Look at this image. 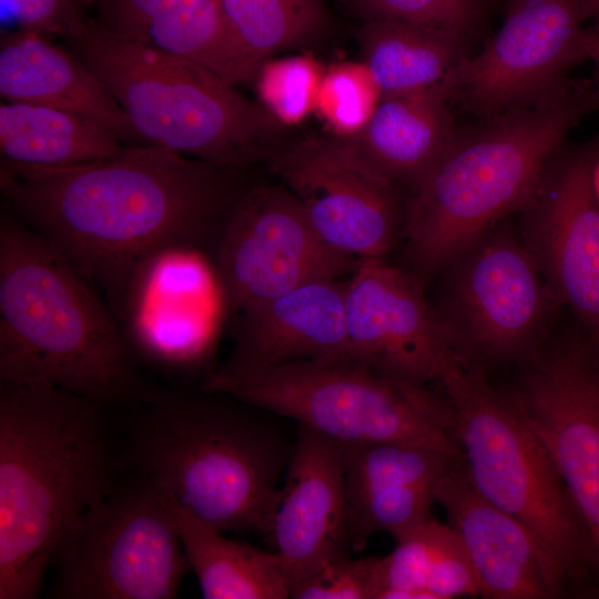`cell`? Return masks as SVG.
Instances as JSON below:
<instances>
[{"mask_svg": "<svg viewBox=\"0 0 599 599\" xmlns=\"http://www.w3.org/2000/svg\"><path fill=\"white\" fill-rule=\"evenodd\" d=\"M325 68L308 52L265 60L254 78L260 104L280 125L300 124L315 112Z\"/></svg>", "mask_w": 599, "mask_h": 599, "instance_id": "f546056e", "label": "cell"}, {"mask_svg": "<svg viewBox=\"0 0 599 599\" xmlns=\"http://www.w3.org/2000/svg\"><path fill=\"white\" fill-rule=\"evenodd\" d=\"M379 557H342L297 582L294 599H377Z\"/></svg>", "mask_w": 599, "mask_h": 599, "instance_id": "d6a6232c", "label": "cell"}, {"mask_svg": "<svg viewBox=\"0 0 599 599\" xmlns=\"http://www.w3.org/2000/svg\"><path fill=\"white\" fill-rule=\"evenodd\" d=\"M359 258L327 244L285 187L260 186L233 205L216 270L233 314L306 282L351 274Z\"/></svg>", "mask_w": 599, "mask_h": 599, "instance_id": "4fadbf2b", "label": "cell"}, {"mask_svg": "<svg viewBox=\"0 0 599 599\" xmlns=\"http://www.w3.org/2000/svg\"><path fill=\"white\" fill-rule=\"evenodd\" d=\"M166 496L190 569L197 578L203 598H291L290 581L273 550L265 551L226 538L223 531L196 518Z\"/></svg>", "mask_w": 599, "mask_h": 599, "instance_id": "d4e9b609", "label": "cell"}, {"mask_svg": "<svg viewBox=\"0 0 599 599\" xmlns=\"http://www.w3.org/2000/svg\"><path fill=\"white\" fill-rule=\"evenodd\" d=\"M586 59L593 61L599 67V32L585 29L581 38Z\"/></svg>", "mask_w": 599, "mask_h": 599, "instance_id": "e575fe53", "label": "cell"}, {"mask_svg": "<svg viewBox=\"0 0 599 599\" xmlns=\"http://www.w3.org/2000/svg\"><path fill=\"white\" fill-rule=\"evenodd\" d=\"M87 509L52 564L58 599L176 598L190 569L167 496L138 478Z\"/></svg>", "mask_w": 599, "mask_h": 599, "instance_id": "30bf717a", "label": "cell"}, {"mask_svg": "<svg viewBox=\"0 0 599 599\" xmlns=\"http://www.w3.org/2000/svg\"><path fill=\"white\" fill-rule=\"evenodd\" d=\"M71 48L146 144L237 166L263 155L282 126L196 61L109 37L93 24Z\"/></svg>", "mask_w": 599, "mask_h": 599, "instance_id": "52a82bcc", "label": "cell"}, {"mask_svg": "<svg viewBox=\"0 0 599 599\" xmlns=\"http://www.w3.org/2000/svg\"><path fill=\"white\" fill-rule=\"evenodd\" d=\"M131 346L93 285L20 220L0 222V380L44 383L99 405L142 404Z\"/></svg>", "mask_w": 599, "mask_h": 599, "instance_id": "3957f363", "label": "cell"}, {"mask_svg": "<svg viewBox=\"0 0 599 599\" xmlns=\"http://www.w3.org/2000/svg\"><path fill=\"white\" fill-rule=\"evenodd\" d=\"M341 446V445H339ZM347 500L436 490L461 453L457 443L389 440L341 446Z\"/></svg>", "mask_w": 599, "mask_h": 599, "instance_id": "83f0119b", "label": "cell"}, {"mask_svg": "<svg viewBox=\"0 0 599 599\" xmlns=\"http://www.w3.org/2000/svg\"><path fill=\"white\" fill-rule=\"evenodd\" d=\"M449 103L439 94L382 97L363 131L347 140L384 176L414 187L458 133Z\"/></svg>", "mask_w": 599, "mask_h": 599, "instance_id": "603a6c76", "label": "cell"}, {"mask_svg": "<svg viewBox=\"0 0 599 599\" xmlns=\"http://www.w3.org/2000/svg\"><path fill=\"white\" fill-rule=\"evenodd\" d=\"M599 134L551 156L518 230L560 307L599 347V200L592 174Z\"/></svg>", "mask_w": 599, "mask_h": 599, "instance_id": "5bb4252c", "label": "cell"}, {"mask_svg": "<svg viewBox=\"0 0 599 599\" xmlns=\"http://www.w3.org/2000/svg\"><path fill=\"white\" fill-rule=\"evenodd\" d=\"M588 18L595 21V28L599 32V0H586Z\"/></svg>", "mask_w": 599, "mask_h": 599, "instance_id": "d590c367", "label": "cell"}, {"mask_svg": "<svg viewBox=\"0 0 599 599\" xmlns=\"http://www.w3.org/2000/svg\"><path fill=\"white\" fill-rule=\"evenodd\" d=\"M586 0H509L506 18L456 73L451 101L481 119L544 101L586 60Z\"/></svg>", "mask_w": 599, "mask_h": 599, "instance_id": "7c38bea8", "label": "cell"}, {"mask_svg": "<svg viewBox=\"0 0 599 599\" xmlns=\"http://www.w3.org/2000/svg\"><path fill=\"white\" fill-rule=\"evenodd\" d=\"M0 97L90 119L129 145L146 144L98 77L73 52L40 33L19 30L0 43Z\"/></svg>", "mask_w": 599, "mask_h": 599, "instance_id": "44dd1931", "label": "cell"}, {"mask_svg": "<svg viewBox=\"0 0 599 599\" xmlns=\"http://www.w3.org/2000/svg\"><path fill=\"white\" fill-rule=\"evenodd\" d=\"M1 4L20 30L59 37L70 45L83 39L92 27L78 0H1Z\"/></svg>", "mask_w": 599, "mask_h": 599, "instance_id": "836d02e7", "label": "cell"}, {"mask_svg": "<svg viewBox=\"0 0 599 599\" xmlns=\"http://www.w3.org/2000/svg\"><path fill=\"white\" fill-rule=\"evenodd\" d=\"M230 367H260L348 356L345 282L301 284L236 315Z\"/></svg>", "mask_w": 599, "mask_h": 599, "instance_id": "ffe728a7", "label": "cell"}, {"mask_svg": "<svg viewBox=\"0 0 599 599\" xmlns=\"http://www.w3.org/2000/svg\"><path fill=\"white\" fill-rule=\"evenodd\" d=\"M348 356L386 374L429 385L458 362L418 274L385 257L359 258L345 281Z\"/></svg>", "mask_w": 599, "mask_h": 599, "instance_id": "2e32d148", "label": "cell"}, {"mask_svg": "<svg viewBox=\"0 0 599 599\" xmlns=\"http://www.w3.org/2000/svg\"><path fill=\"white\" fill-rule=\"evenodd\" d=\"M380 99V90L362 61L335 62L325 68L315 112L332 135L351 139L363 131Z\"/></svg>", "mask_w": 599, "mask_h": 599, "instance_id": "4dcf8cb0", "label": "cell"}, {"mask_svg": "<svg viewBox=\"0 0 599 599\" xmlns=\"http://www.w3.org/2000/svg\"><path fill=\"white\" fill-rule=\"evenodd\" d=\"M219 397L153 392L126 426V459L196 518L266 537L294 445Z\"/></svg>", "mask_w": 599, "mask_h": 599, "instance_id": "5b68a950", "label": "cell"}, {"mask_svg": "<svg viewBox=\"0 0 599 599\" xmlns=\"http://www.w3.org/2000/svg\"><path fill=\"white\" fill-rule=\"evenodd\" d=\"M197 244L162 247L135 268L119 301L126 339L152 363L192 369L207 359L214 341V309L223 288Z\"/></svg>", "mask_w": 599, "mask_h": 599, "instance_id": "e0dca14e", "label": "cell"}, {"mask_svg": "<svg viewBox=\"0 0 599 599\" xmlns=\"http://www.w3.org/2000/svg\"><path fill=\"white\" fill-rule=\"evenodd\" d=\"M518 368L508 389L589 530L599 573V347L578 326Z\"/></svg>", "mask_w": 599, "mask_h": 599, "instance_id": "8fae6325", "label": "cell"}, {"mask_svg": "<svg viewBox=\"0 0 599 599\" xmlns=\"http://www.w3.org/2000/svg\"><path fill=\"white\" fill-rule=\"evenodd\" d=\"M226 167L140 144L68 166L1 161L0 190L21 222L119 303L150 254L204 237L225 195Z\"/></svg>", "mask_w": 599, "mask_h": 599, "instance_id": "6da1fadb", "label": "cell"}, {"mask_svg": "<svg viewBox=\"0 0 599 599\" xmlns=\"http://www.w3.org/2000/svg\"><path fill=\"white\" fill-rule=\"evenodd\" d=\"M129 144L108 128L63 110L0 104L1 161L37 166H68L114 158Z\"/></svg>", "mask_w": 599, "mask_h": 599, "instance_id": "484cf974", "label": "cell"}, {"mask_svg": "<svg viewBox=\"0 0 599 599\" xmlns=\"http://www.w3.org/2000/svg\"><path fill=\"white\" fill-rule=\"evenodd\" d=\"M451 407L453 435L473 486L524 524L570 595H599L589 530L547 448L507 388L455 363L439 382Z\"/></svg>", "mask_w": 599, "mask_h": 599, "instance_id": "8992f818", "label": "cell"}, {"mask_svg": "<svg viewBox=\"0 0 599 599\" xmlns=\"http://www.w3.org/2000/svg\"><path fill=\"white\" fill-rule=\"evenodd\" d=\"M230 43L250 81L273 54L324 31L322 0H215Z\"/></svg>", "mask_w": 599, "mask_h": 599, "instance_id": "f1b7e54d", "label": "cell"}, {"mask_svg": "<svg viewBox=\"0 0 599 599\" xmlns=\"http://www.w3.org/2000/svg\"><path fill=\"white\" fill-rule=\"evenodd\" d=\"M100 32L201 63L233 85L250 83L215 0H94Z\"/></svg>", "mask_w": 599, "mask_h": 599, "instance_id": "7402d4cb", "label": "cell"}, {"mask_svg": "<svg viewBox=\"0 0 599 599\" xmlns=\"http://www.w3.org/2000/svg\"><path fill=\"white\" fill-rule=\"evenodd\" d=\"M379 557L377 599H454L479 597L461 542L448 524L433 516L395 540Z\"/></svg>", "mask_w": 599, "mask_h": 599, "instance_id": "4316f807", "label": "cell"}, {"mask_svg": "<svg viewBox=\"0 0 599 599\" xmlns=\"http://www.w3.org/2000/svg\"><path fill=\"white\" fill-rule=\"evenodd\" d=\"M362 62L382 97L439 94L451 102L466 42L448 33L403 21L373 19L361 29Z\"/></svg>", "mask_w": 599, "mask_h": 599, "instance_id": "cb8c5ba5", "label": "cell"}, {"mask_svg": "<svg viewBox=\"0 0 599 599\" xmlns=\"http://www.w3.org/2000/svg\"><path fill=\"white\" fill-rule=\"evenodd\" d=\"M434 306L460 364L487 375L520 366L549 337L560 307L518 230L504 221L456 256Z\"/></svg>", "mask_w": 599, "mask_h": 599, "instance_id": "9c48e42d", "label": "cell"}, {"mask_svg": "<svg viewBox=\"0 0 599 599\" xmlns=\"http://www.w3.org/2000/svg\"><path fill=\"white\" fill-rule=\"evenodd\" d=\"M272 170L318 235L355 256L385 257L404 229L397 184L337 136H313L275 152Z\"/></svg>", "mask_w": 599, "mask_h": 599, "instance_id": "9a60e30c", "label": "cell"}, {"mask_svg": "<svg viewBox=\"0 0 599 599\" xmlns=\"http://www.w3.org/2000/svg\"><path fill=\"white\" fill-rule=\"evenodd\" d=\"M592 183H593V189H595V192H596V195L599 200V158L596 162V165H595V169H593V174H592Z\"/></svg>", "mask_w": 599, "mask_h": 599, "instance_id": "8d00e7d4", "label": "cell"}, {"mask_svg": "<svg viewBox=\"0 0 599 599\" xmlns=\"http://www.w3.org/2000/svg\"><path fill=\"white\" fill-rule=\"evenodd\" d=\"M103 406L0 380V599H33L61 541L118 487Z\"/></svg>", "mask_w": 599, "mask_h": 599, "instance_id": "7a4b0ae2", "label": "cell"}, {"mask_svg": "<svg viewBox=\"0 0 599 599\" xmlns=\"http://www.w3.org/2000/svg\"><path fill=\"white\" fill-rule=\"evenodd\" d=\"M435 501L461 542L479 597L550 599L570 595L530 530L473 486L461 455L439 480Z\"/></svg>", "mask_w": 599, "mask_h": 599, "instance_id": "d6986e66", "label": "cell"}, {"mask_svg": "<svg viewBox=\"0 0 599 599\" xmlns=\"http://www.w3.org/2000/svg\"><path fill=\"white\" fill-rule=\"evenodd\" d=\"M599 110V84H569L536 104L481 119L413 187L405 205L408 257L441 272L493 226L519 212L570 130Z\"/></svg>", "mask_w": 599, "mask_h": 599, "instance_id": "277c9868", "label": "cell"}, {"mask_svg": "<svg viewBox=\"0 0 599 599\" xmlns=\"http://www.w3.org/2000/svg\"><path fill=\"white\" fill-rule=\"evenodd\" d=\"M202 389L292 418L341 446L456 443L443 390L347 355L260 367L224 365L206 373Z\"/></svg>", "mask_w": 599, "mask_h": 599, "instance_id": "ba28073f", "label": "cell"}, {"mask_svg": "<svg viewBox=\"0 0 599 599\" xmlns=\"http://www.w3.org/2000/svg\"><path fill=\"white\" fill-rule=\"evenodd\" d=\"M368 20L403 21L435 29L464 42L478 30L486 0H351Z\"/></svg>", "mask_w": 599, "mask_h": 599, "instance_id": "1f68e13d", "label": "cell"}, {"mask_svg": "<svg viewBox=\"0 0 599 599\" xmlns=\"http://www.w3.org/2000/svg\"><path fill=\"white\" fill-rule=\"evenodd\" d=\"M266 538L292 588L347 556L348 501L341 446L298 425Z\"/></svg>", "mask_w": 599, "mask_h": 599, "instance_id": "ac0fdd59", "label": "cell"}]
</instances>
